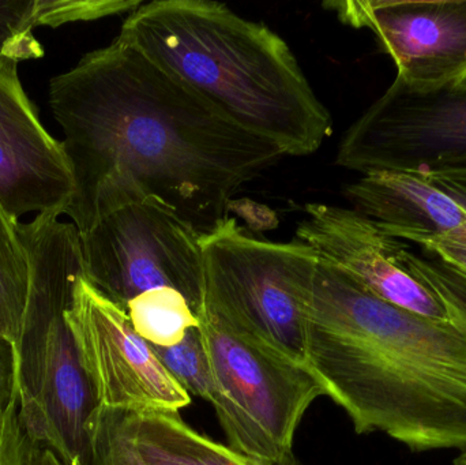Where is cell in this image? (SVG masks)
Instances as JSON below:
<instances>
[{"label":"cell","mask_w":466,"mask_h":465,"mask_svg":"<svg viewBox=\"0 0 466 465\" xmlns=\"http://www.w3.org/2000/svg\"><path fill=\"white\" fill-rule=\"evenodd\" d=\"M76 180L79 234L130 202L155 198L202 235L232 197L285 157L117 35L49 82Z\"/></svg>","instance_id":"obj_1"},{"label":"cell","mask_w":466,"mask_h":465,"mask_svg":"<svg viewBox=\"0 0 466 465\" xmlns=\"http://www.w3.org/2000/svg\"><path fill=\"white\" fill-rule=\"evenodd\" d=\"M126 313L136 332L150 346H175L199 327L190 303L169 287L150 289L134 298L126 306Z\"/></svg>","instance_id":"obj_14"},{"label":"cell","mask_w":466,"mask_h":465,"mask_svg":"<svg viewBox=\"0 0 466 465\" xmlns=\"http://www.w3.org/2000/svg\"><path fill=\"white\" fill-rule=\"evenodd\" d=\"M304 210L306 217L299 223L296 235L322 261L390 305L431 321L460 322L429 287L402 267L407 245L386 234L374 220L358 210L319 202L307 204Z\"/></svg>","instance_id":"obj_11"},{"label":"cell","mask_w":466,"mask_h":465,"mask_svg":"<svg viewBox=\"0 0 466 465\" xmlns=\"http://www.w3.org/2000/svg\"><path fill=\"white\" fill-rule=\"evenodd\" d=\"M454 465H466V450H461L460 455L454 459Z\"/></svg>","instance_id":"obj_25"},{"label":"cell","mask_w":466,"mask_h":465,"mask_svg":"<svg viewBox=\"0 0 466 465\" xmlns=\"http://www.w3.org/2000/svg\"><path fill=\"white\" fill-rule=\"evenodd\" d=\"M16 60L0 57V204L25 215H67L76 180L62 142L48 133L18 74Z\"/></svg>","instance_id":"obj_10"},{"label":"cell","mask_w":466,"mask_h":465,"mask_svg":"<svg viewBox=\"0 0 466 465\" xmlns=\"http://www.w3.org/2000/svg\"><path fill=\"white\" fill-rule=\"evenodd\" d=\"M215 407L228 447L266 464L292 453L293 437L322 385L307 366L254 346L199 314Z\"/></svg>","instance_id":"obj_5"},{"label":"cell","mask_w":466,"mask_h":465,"mask_svg":"<svg viewBox=\"0 0 466 465\" xmlns=\"http://www.w3.org/2000/svg\"><path fill=\"white\" fill-rule=\"evenodd\" d=\"M434 186L441 193L453 199L466 212V175H441V177H421Z\"/></svg>","instance_id":"obj_21"},{"label":"cell","mask_w":466,"mask_h":465,"mask_svg":"<svg viewBox=\"0 0 466 465\" xmlns=\"http://www.w3.org/2000/svg\"><path fill=\"white\" fill-rule=\"evenodd\" d=\"M26 452L27 448L24 452H11V450H0V465H25Z\"/></svg>","instance_id":"obj_24"},{"label":"cell","mask_w":466,"mask_h":465,"mask_svg":"<svg viewBox=\"0 0 466 465\" xmlns=\"http://www.w3.org/2000/svg\"><path fill=\"white\" fill-rule=\"evenodd\" d=\"M119 37L285 156L312 155L333 133L330 112L287 41L224 3H142Z\"/></svg>","instance_id":"obj_3"},{"label":"cell","mask_w":466,"mask_h":465,"mask_svg":"<svg viewBox=\"0 0 466 465\" xmlns=\"http://www.w3.org/2000/svg\"><path fill=\"white\" fill-rule=\"evenodd\" d=\"M353 209L397 239L466 248V212L419 175L371 172L345 187Z\"/></svg>","instance_id":"obj_12"},{"label":"cell","mask_w":466,"mask_h":465,"mask_svg":"<svg viewBox=\"0 0 466 465\" xmlns=\"http://www.w3.org/2000/svg\"><path fill=\"white\" fill-rule=\"evenodd\" d=\"M307 366L356 433L386 434L412 452L466 450V324L390 305L319 258Z\"/></svg>","instance_id":"obj_2"},{"label":"cell","mask_w":466,"mask_h":465,"mask_svg":"<svg viewBox=\"0 0 466 465\" xmlns=\"http://www.w3.org/2000/svg\"><path fill=\"white\" fill-rule=\"evenodd\" d=\"M401 264L416 280L429 287L448 308L454 321L466 324V275L440 257L423 250L416 256L405 250Z\"/></svg>","instance_id":"obj_16"},{"label":"cell","mask_w":466,"mask_h":465,"mask_svg":"<svg viewBox=\"0 0 466 465\" xmlns=\"http://www.w3.org/2000/svg\"><path fill=\"white\" fill-rule=\"evenodd\" d=\"M120 412L147 465H276L254 460L202 436L179 412Z\"/></svg>","instance_id":"obj_13"},{"label":"cell","mask_w":466,"mask_h":465,"mask_svg":"<svg viewBox=\"0 0 466 465\" xmlns=\"http://www.w3.org/2000/svg\"><path fill=\"white\" fill-rule=\"evenodd\" d=\"M421 248L440 257L443 261L449 262L466 275V248L446 242L427 243V245L421 246Z\"/></svg>","instance_id":"obj_22"},{"label":"cell","mask_w":466,"mask_h":465,"mask_svg":"<svg viewBox=\"0 0 466 465\" xmlns=\"http://www.w3.org/2000/svg\"><path fill=\"white\" fill-rule=\"evenodd\" d=\"M342 24L370 29L399 81L432 90L466 82V0L328 2Z\"/></svg>","instance_id":"obj_9"},{"label":"cell","mask_w":466,"mask_h":465,"mask_svg":"<svg viewBox=\"0 0 466 465\" xmlns=\"http://www.w3.org/2000/svg\"><path fill=\"white\" fill-rule=\"evenodd\" d=\"M25 465H65L52 450L46 448L27 445L26 461Z\"/></svg>","instance_id":"obj_23"},{"label":"cell","mask_w":466,"mask_h":465,"mask_svg":"<svg viewBox=\"0 0 466 465\" xmlns=\"http://www.w3.org/2000/svg\"><path fill=\"white\" fill-rule=\"evenodd\" d=\"M336 164L363 175H466V82L418 90L394 79L348 128Z\"/></svg>","instance_id":"obj_7"},{"label":"cell","mask_w":466,"mask_h":465,"mask_svg":"<svg viewBox=\"0 0 466 465\" xmlns=\"http://www.w3.org/2000/svg\"><path fill=\"white\" fill-rule=\"evenodd\" d=\"M164 368L188 393L212 400L213 379L199 328L191 329L180 343L171 347L152 346Z\"/></svg>","instance_id":"obj_15"},{"label":"cell","mask_w":466,"mask_h":465,"mask_svg":"<svg viewBox=\"0 0 466 465\" xmlns=\"http://www.w3.org/2000/svg\"><path fill=\"white\" fill-rule=\"evenodd\" d=\"M3 349H7L0 344V450L24 452L27 442L19 420L18 393L11 385V365H5Z\"/></svg>","instance_id":"obj_20"},{"label":"cell","mask_w":466,"mask_h":465,"mask_svg":"<svg viewBox=\"0 0 466 465\" xmlns=\"http://www.w3.org/2000/svg\"><path fill=\"white\" fill-rule=\"evenodd\" d=\"M92 448L93 465H147L120 411L98 409L93 422Z\"/></svg>","instance_id":"obj_19"},{"label":"cell","mask_w":466,"mask_h":465,"mask_svg":"<svg viewBox=\"0 0 466 465\" xmlns=\"http://www.w3.org/2000/svg\"><path fill=\"white\" fill-rule=\"evenodd\" d=\"M199 234L155 198L130 202L79 234L85 278L126 311L130 300L169 287L204 308V256Z\"/></svg>","instance_id":"obj_6"},{"label":"cell","mask_w":466,"mask_h":465,"mask_svg":"<svg viewBox=\"0 0 466 465\" xmlns=\"http://www.w3.org/2000/svg\"><path fill=\"white\" fill-rule=\"evenodd\" d=\"M201 246L205 297L199 314L254 346L307 366V305L317 251L299 239H258L231 216L204 235Z\"/></svg>","instance_id":"obj_4"},{"label":"cell","mask_w":466,"mask_h":465,"mask_svg":"<svg viewBox=\"0 0 466 465\" xmlns=\"http://www.w3.org/2000/svg\"><path fill=\"white\" fill-rule=\"evenodd\" d=\"M98 407L108 411L179 412L191 396L167 371L127 313L79 276L63 310Z\"/></svg>","instance_id":"obj_8"},{"label":"cell","mask_w":466,"mask_h":465,"mask_svg":"<svg viewBox=\"0 0 466 465\" xmlns=\"http://www.w3.org/2000/svg\"><path fill=\"white\" fill-rule=\"evenodd\" d=\"M40 26V0H0V57L40 59L44 48L33 32Z\"/></svg>","instance_id":"obj_17"},{"label":"cell","mask_w":466,"mask_h":465,"mask_svg":"<svg viewBox=\"0 0 466 465\" xmlns=\"http://www.w3.org/2000/svg\"><path fill=\"white\" fill-rule=\"evenodd\" d=\"M14 220L0 204V287L32 313L29 257Z\"/></svg>","instance_id":"obj_18"}]
</instances>
